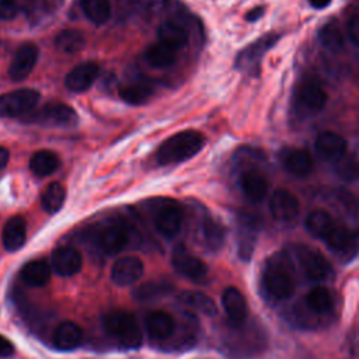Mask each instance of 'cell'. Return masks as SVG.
Here are the masks:
<instances>
[{
	"label": "cell",
	"mask_w": 359,
	"mask_h": 359,
	"mask_svg": "<svg viewBox=\"0 0 359 359\" xmlns=\"http://www.w3.org/2000/svg\"><path fill=\"white\" fill-rule=\"evenodd\" d=\"M184 212L178 203L170 202L161 206L154 216L156 230L165 238H172L181 230Z\"/></svg>",
	"instance_id": "8fae6325"
},
{
	"label": "cell",
	"mask_w": 359,
	"mask_h": 359,
	"mask_svg": "<svg viewBox=\"0 0 359 359\" xmlns=\"http://www.w3.org/2000/svg\"><path fill=\"white\" fill-rule=\"evenodd\" d=\"M335 199L348 215L356 216L359 213V199L351 191L344 188L335 189Z\"/></svg>",
	"instance_id": "60d3db41"
},
{
	"label": "cell",
	"mask_w": 359,
	"mask_h": 359,
	"mask_svg": "<svg viewBox=\"0 0 359 359\" xmlns=\"http://www.w3.org/2000/svg\"><path fill=\"white\" fill-rule=\"evenodd\" d=\"M178 300L188 309L202 313L205 316H215L217 313L216 304L212 297L202 292H194V290H187L182 292L178 296Z\"/></svg>",
	"instance_id": "4316f807"
},
{
	"label": "cell",
	"mask_w": 359,
	"mask_h": 359,
	"mask_svg": "<svg viewBox=\"0 0 359 359\" xmlns=\"http://www.w3.org/2000/svg\"><path fill=\"white\" fill-rule=\"evenodd\" d=\"M348 36L355 45L359 46V14L351 17L348 22Z\"/></svg>",
	"instance_id": "7bdbcfd3"
},
{
	"label": "cell",
	"mask_w": 359,
	"mask_h": 359,
	"mask_svg": "<svg viewBox=\"0 0 359 359\" xmlns=\"http://www.w3.org/2000/svg\"><path fill=\"white\" fill-rule=\"evenodd\" d=\"M81 8L86 17L95 25L105 24L111 17L109 0H81Z\"/></svg>",
	"instance_id": "e575fe53"
},
{
	"label": "cell",
	"mask_w": 359,
	"mask_h": 359,
	"mask_svg": "<svg viewBox=\"0 0 359 359\" xmlns=\"http://www.w3.org/2000/svg\"><path fill=\"white\" fill-rule=\"evenodd\" d=\"M346 140L331 130L323 132L316 139V150L317 153L330 161H338L341 157L346 154Z\"/></svg>",
	"instance_id": "ac0fdd59"
},
{
	"label": "cell",
	"mask_w": 359,
	"mask_h": 359,
	"mask_svg": "<svg viewBox=\"0 0 359 359\" xmlns=\"http://www.w3.org/2000/svg\"><path fill=\"white\" fill-rule=\"evenodd\" d=\"M84 46V35L73 28L62 29L56 36H55V48L59 52L73 55L81 50Z\"/></svg>",
	"instance_id": "1f68e13d"
},
{
	"label": "cell",
	"mask_w": 359,
	"mask_h": 359,
	"mask_svg": "<svg viewBox=\"0 0 359 359\" xmlns=\"http://www.w3.org/2000/svg\"><path fill=\"white\" fill-rule=\"evenodd\" d=\"M240 237H238V251L244 259H248L252 251L257 231V219L251 215H244L240 217Z\"/></svg>",
	"instance_id": "f1b7e54d"
},
{
	"label": "cell",
	"mask_w": 359,
	"mask_h": 359,
	"mask_svg": "<svg viewBox=\"0 0 359 359\" xmlns=\"http://www.w3.org/2000/svg\"><path fill=\"white\" fill-rule=\"evenodd\" d=\"M269 209L275 220L282 223L293 222L300 210L297 198L287 189H276L269 199Z\"/></svg>",
	"instance_id": "30bf717a"
},
{
	"label": "cell",
	"mask_w": 359,
	"mask_h": 359,
	"mask_svg": "<svg viewBox=\"0 0 359 359\" xmlns=\"http://www.w3.org/2000/svg\"><path fill=\"white\" fill-rule=\"evenodd\" d=\"M18 13L17 0H0V20H11Z\"/></svg>",
	"instance_id": "b9f144b4"
},
{
	"label": "cell",
	"mask_w": 359,
	"mask_h": 359,
	"mask_svg": "<svg viewBox=\"0 0 359 359\" xmlns=\"http://www.w3.org/2000/svg\"><path fill=\"white\" fill-rule=\"evenodd\" d=\"M144 272L140 258L128 255L116 259L111 268V279L118 286H129L137 282Z\"/></svg>",
	"instance_id": "4fadbf2b"
},
{
	"label": "cell",
	"mask_w": 359,
	"mask_h": 359,
	"mask_svg": "<svg viewBox=\"0 0 359 359\" xmlns=\"http://www.w3.org/2000/svg\"><path fill=\"white\" fill-rule=\"evenodd\" d=\"M25 122L43 126H73L77 122L76 111L65 102H46L24 116Z\"/></svg>",
	"instance_id": "3957f363"
},
{
	"label": "cell",
	"mask_w": 359,
	"mask_h": 359,
	"mask_svg": "<svg viewBox=\"0 0 359 359\" xmlns=\"http://www.w3.org/2000/svg\"><path fill=\"white\" fill-rule=\"evenodd\" d=\"M14 353V345L10 339L0 335V358H8Z\"/></svg>",
	"instance_id": "ee69618b"
},
{
	"label": "cell",
	"mask_w": 359,
	"mask_h": 359,
	"mask_svg": "<svg viewBox=\"0 0 359 359\" xmlns=\"http://www.w3.org/2000/svg\"><path fill=\"white\" fill-rule=\"evenodd\" d=\"M283 264V258H272L262 275L264 289L273 299L289 297L294 287L293 278Z\"/></svg>",
	"instance_id": "277c9868"
},
{
	"label": "cell",
	"mask_w": 359,
	"mask_h": 359,
	"mask_svg": "<svg viewBox=\"0 0 359 359\" xmlns=\"http://www.w3.org/2000/svg\"><path fill=\"white\" fill-rule=\"evenodd\" d=\"M222 304L229 320L240 325L247 317V302L243 293L237 287H227L222 294Z\"/></svg>",
	"instance_id": "cb8c5ba5"
},
{
	"label": "cell",
	"mask_w": 359,
	"mask_h": 359,
	"mask_svg": "<svg viewBox=\"0 0 359 359\" xmlns=\"http://www.w3.org/2000/svg\"><path fill=\"white\" fill-rule=\"evenodd\" d=\"M158 39L172 48H175L177 50L182 46L187 45L188 42V32L185 31L184 27H181L180 24L174 22V21H165L158 27Z\"/></svg>",
	"instance_id": "4dcf8cb0"
},
{
	"label": "cell",
	"mask_w": 359,
	"mask_h": 359,
	"mask_svg": "<svg viewBox=\"0 0 359 359\" xmlns=\"http://www.w3.org/2000/svg\"><path fill=\"white\" fill-rule=\"evenodd\" d=\"M283 168L296 177H306L313 170V158L310 153L300 147H285L279 153Z\"/></svg>",
	"instance_id": "2e32d148"
},
{
	"label": "cell",
	"mask_w": 359,
	"mask_h": 359,
	"mask_svg": "<svg viewBox=\"0 0 359 359\" xmlns=\"http://www.w3.org/2000/svg\"><path fill=\"white\" fill-rule=\"evenodd\" d=\"M264 11H265L264 7H254V8H251V10L245 14V20H247V21H257L258 18L262 17Z\"/></svg>",
	"instance_id": "f6af8a7d"
},
{
	"label": "cell",
	"mask_w": 359,
	"mask_h": 359,
	"mask_svg": "<svg viewBox=\"0 0 359 359\" xmlns=\"http://www.w3.org/2000/svg\"><path fill=\"white\" fill-rule=\"evenodd\" d=\"M318 39L323 46H325L327 49H330L332 52L339 50L345 42L341 28L334 21H330L321 27V29L318 32Z\"/></svg>",
	"instance_id": "d590c367"
},
{
	"label": "cell",
	"mask_w": 359,
	"mask_h": 359,
	"mask_svg": "<svg viewBox=\"0 0 359 359\" xmlns=\"http://www.w3.org/2000/svg\"><path fill=\"white\" fill-rule=\"evenodd\" d=\"M144 56L153 67H168L177 60V49L158 41L146 49Z\"/></svg>",
	"instance_id": "83f0119b"
},
{
	"label": "cell",
	"mask_w": 359,
	"mask_h": 359,
	"mask_svg": "<svg viewBox=\"0 0 359 359\" xmlns=\"http://www.w3.org/2000/svg\"><path fill=\"white\" fill-rule=\"evenodd\" d=\"M202 236L209 248H219L224 240V229L220 223L206 217L202 224Z\"/></svg>",
	"instance_id": "ab89813d"
},
{
	"label": "cell",
	"mask_w": 359,
	"mask_h": 359,
	"mask_svg": "<svg viewBox=\"0 0 359 359\" xmlns=\"http://www.w3.org/2000/svg\"><path fill=\"white\" fill-rule=\"evenodd\" d=\"M240 188L247 199L251 202H259L268 192V180L261 171L247 168L240 175Z\"/></svg>",
	"instance_id": "d6986e66"
},
{
	"label": "cell",
	"mask_w": 359,
	"mask_h": 359,
	"mask_svg": "<svg viewBox=\"0 0 359 359\" xmlns=\"http://www.w3.org/2000/svg\"><path fill=\"white\" fill-rule=\"evenodd\" d=\"M8 158H10V153L6 147L0 146V171H3L8 163Z\"/></svg>",
	"instance_id": "bcb514c9"
},
{
	"label": "cell",
	"mask_w": 359,
	"mask_h": 359,
	"mask_svg": "<svg viewBox=\"0 0 359 359\" xmlns=\"http://www.w3.org/2000/svg\"><path fill=\"white\" fill-rule=\"evenodd\" d=\"M39 56V49L34 42H24L21 43L8 66V76L14 81H21L27 79L32 69L36 65Z\"/></svg>",
	"instance_id": "ba28073f"
},
{
	"label": "cell",
	"mask_w": 359,
	"mask_h": 359,
	"mask_svg": "<svg viewBox=\"0 0 359 359\" xmlns=\"http://www.w3.org/2000/svg\"><path fill=\"white\" fill-rule=\"evenodd\" d=\"M337 174L341 180L352 182L359 180V157L356 154H345L338 161H335Z\"/></svg>",
	"instance_id": "74e56055"
},
{
	"label": "cell",
	"mask_w": 359,
	"mask_h": 359,
	"mask_svg": "<svg viewBox=\"0 0 359 359\" xmlns=\"http://www.w3.org/2000/svg\"><path fill=\"white\" fill-rule=\"evenodd\" d=\"M66 199V189L59 182H50L42 191L41 195V206L48 213H56L60 210Z\"/></svg>",
	"instance_id": "d6a6232c"
},
{
	"label": "cell",
	"mask_w": 359,
	"mask_h": 359,
	"mask_svg": "<svg viewBox=\"0 0 359 359\" xmlns=\"http://www.w3.org/2000/svg\"><path fill=\"white\" fill-rule=\"evenodd\" d=\"M98 74L100 66L95 62L80 63L67 73L65 79V86L73 93H81L91 87Z\"/></svg>",
	"instance_id": "e0dca14e"
},
{
	"label": "cell",
	"mask_w": 359,
	"mask_h": 359,
	"mask_svg": "<svg viewBox=\"0 0 359 359\" xmlns=\"http://www.w3.org/2000/svg\"><path fill=\"white\" fill-rule=\"evenodd\" d=\"M306 303L311 311L324 314L330 311L332 307V296L328 292V289L323 286H317L309 292L306 297Z\"/></svg>",
	"instance_id": "8d00e7d4"
},
{
	"label": "cell",
	"mask_w": 359,
	"mask_h": 359,
	"mask_svg": "<svg viewBox=\"0 0 359 359\" xmlns=\"http://www.w3.org/2000/svg\"><path fill=\"white\" fill-rule=\"evenodd\" d=\"M297 257L302 269L307 278L313 280H320L330 275L331 265L320 251L309 247H300L297 251Z\"/></svg>",
	"instance_id": "9a60e30c"
},
{
	"label": "cell",
	"mask_w": 359,
	"mask_h": 359,
	"mask_svg": "<svg viewBox=\"0 0 359 359\" xmlns=\"http://www.w3.org/2000/svg\"><path fill=\"white\" fill-rule=\"evenodd\" d=\"M335 223L337 222L332 219V216L328 212L321 209L313 210L306 219L307 230L320 238H324L335 226Z\"/></svg>",
	"instance_id": "836d02e7"
},
{
	"label": "cell",
	"mask_w": 359,
	"mask_h": 359,
	"mask_svg": "<svg viewBox=\"0 0 359 359\" xmlns=\"http://www.w3.org/2000/svg\"><path fill=\"white\" fill-rule=\"evenodd\" d=\"M172 289V285L168 282H147L135 290V297L137 300H151L171 293Z\"/></svg>",
	"instance_id": "f35d334b"
},
{
	"label": "cell",
	"mask_w": 359,
	"mask_h": 359,
	"mask_svg": "<svg viewBox=\"0 0 359 359\" xmlns=\"http://www.w3.org/2000/svg\"><path fill=\"white\" fill-rule=\"evenodd\" d=\"M50 264L55 272L62 276H73L81 271L83 257L79 250L70 245H62L53 250Z\"/></svg>",
	"instance_id": "5bb4252c"
},
{
	"label": "cell",
	"mask_w": 359,
	"mask_h": 359,
	"mask_svg": "<svg viewBox=\"0 0 359 359\" xmlns=\"http://www.w3.org/2000/svg\"><path fill=\"white\" fill-rule=\"evenodd\" d=\"M81 341H83V331L80 325L70 320L62 321L53 331V337H52V342L55 348L62 351L76 349L81 344Z\"/></svg>",
	"instance_id": "44dd1931"
},
{
	"label": "cell",
	"mask_w": 359,
	"mask_h": 359,
	"mask_svg": "<svg viewBox=\"0 0 359 359\" xmlns=\"http://www.w3.org/2000/svg\"><path fill=\"white\" fill-rule=\"evenodd\" d=\"M102 327L105 332L123 348L136 349L142 345V330L130 311L121 309L108 311L102 318Z\"/></svg>",
	"instance_id": "7a4b0ae2"
},
{
	"label": "cell",
	"mask_w": 359,
	"mask_h": 359,
	"mask_svg": "<svg viewBox=\"0 0 359 359\" xmlns=\"http://www.w3.org/2000/svg\"><path fill=\"white\" fill-rule=\"evenodd\" d=\"M309 3L314 8H325L331 3V0H309Z\"/></svg>",
	"instance_id": "7dc6e473"
},
{
	"label": "cell",
	"mask_w": 359,
	"mask_h": 359,
	"mask_svg": "<svg viewBox=\"0 0 359 359\" xmlns=\"http://www.w3.org/2000/svg\"><path fill=\"white\" fill-rule=\"evenodd\" d=\"M278 39L279 35L276 34H266L258 38L237 55L236 67L245 73H257L262 56L276 43Z\"/></svg>",
	"instance_id": "8992f818"
},
{
	"label": "cell",
	"mask_w": 359,
	"mask_h": 359,
	"mask_svg": "<svg viewBox=\"0 0 359 359\" xmlns=\"http://www.w3.org/2000/svg\"><path fill=\"white\" fill-rule=\"evenodd\" d=\"M50 265L43 259H32L22 265L20 276L25 285L32 287H41L50 280Z\"/></svg>",
	"instance_id": "d4e9b609"
},
{
	"label": "cell",
	"mask_w": 359,
	"mask_h": 359,
	"mask_svg": "<svg viewBox=\"0 0 359 359\" xmlns=\"http://www.w3.org/2000/svg\"><path fill=\"white\" fill-rule=\"evenodd\" d=\"M171 264L180 275L191 280H201L208 273V265L201 258L189 254L181 245L177 247L175 251L172 252Z\"/></svg>",
	"instance_id": "7c38bea8"
},
{
	"label": "cell",
	"mask_w": 359,
	"mask_h": 359,
	"mask_svg": "<svg viewBox=\"0 0 359 359\" xmlns=\"http://www.w3.org/2000/svg\"><path fill=\"white\" fill-rule=\"evenodd\" d=\"M27 240V223L22 216H13L10 217L4 227L1 234V241L4 250L13 252L20 250Z\"/></svg>",
	"instance_id": "7402d4cb"
},
{
	"label": "cell",
	"mask_w": 359,
	"mask_h": 359,
	"mask_svg": "<svg viewBox=\"0 0 359 359\" xmlns=\"http://www.w3.org/2000/svg\"><path fill=\"white\" fill-rule=\"evenodd\" d=\"M323 240L332 251L342 255H352L359 248V231L341 223H335V226Z\"/></svg>",
	"instance_id": "9c48e42d"
},
{
	"label": "cell",
	"mask_w": 359,
	"mask_h": 359,
	"mask_svg": "<svg viewBox=\"0 0 359 359\" xmlns=\"http://www.w3.org/2000/svg\"><path fill=\"white\" fill-rule=\"evenodd\" d=\"M327 91L314 80H304L296 90V105L303 114H316L324 108Z\"/></svg>",
	"instance_id": "52a82bcc"
},
{
	"label": "cell",
	"mask_w": 359,
	"mask_h": 359,
	"mask_svg": "<svg viewBox=\"0 0 359 359\" xmlns=\"http://www.w3.org/2000/svg\"><path fill=\"white\" fill-rule=\"evenodd\" d=\"M205 144V136L198 130H182L168 137L156 151V160L161 165L177 164L194 157Z\"/></svg>",
	"instance_id": "6da1fadb"
},
{
	"label": "cell",
	"mask_w": 359,
	"mask_h": 359,
	"mask_svg": "<svg viewBox=\"0 0 359 359\" xmlns=\"http://www.w3.org/2000/svg\"><path fill=\"white\" fill-rule=\"evenodd\" d=\"M41 94L34 88H18L0 95V116H25L35 109Z\"/></svg>",
	"instance_id": "5b68a950"
},
{
	"label": "cell",
	"mask_w": 359,
	"mask_h": 359,
	"mask_svg": "<svg viewBox=\"0 0 359 359\" xmlns=\"http://www.w3.org/2000/svg\"><path fill=\"white\" fill-rule=\"evenodd\" d=\"M60 165L59 156L52 150H38L29 158V170L36 177H48Z\"/></svg>",
	"instance_id": "484cf974"
},
{
	"label": "cell",
	"mask_w": 359,
	"mask_h": 359,
	"mask_svg": "<svg viewBox=\"0 0 359 359\" xmlns=\"http://www.w3.org/2000/svg\"><path fill=\"white\" fill-rule=\"evenodd\" d=\"M129 241V234L125 227L119 224H111L101 230L98 236L100 248L109 255L121 252Z\"/></svg>",
	"instance_id": "603a6c76"
},
{
	"label": "cell",
	"mask_w": 359,
	"mask_h": 359,
	"mask_svg": "<svg viewBox=\"0 0 359 359\" xmlns=\"http://www.w3.org/2000/svg\"><path fill=\"white\" fill-rule=\"evenodd\" d=\"M146 330L151 339L163 341L170 338L174 332L175 320L164 310H153L146 317Z\"/></svg>",
	"instance_id": "ffe728a7"
},
{
	"label": "cell",
	"mask_w": 359,
	"mask_h": 359,
	"mask_svg": "<svg viewBox=\"0 0 359 359\" xmlns=\"http://www.w3.org/2000/svg\"><path fill=\"white\" fill-rule=\"evenodd\" d=\"M119 97L130 105H140L144 104L153 94V88L143 81H132L123 84L118 90Z\"/></svg>",
	"instance_id": "f546056e"
}]
</instances>
